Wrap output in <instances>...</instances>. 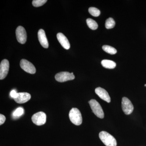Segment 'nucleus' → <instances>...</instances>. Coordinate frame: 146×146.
I'll return each mask as SVG.
<instances>
[{
    "mask_svg": "<svg viewBox=\"0 0 146 146\" xmlns=\"http://www.w3.org/2000/svg\"><path fill=\"white\" fill-rule=\"evenodd\" d=\"M6 120L5 117L3 115L1 114L0 115V125H1L2 124L4 123Z\"/></svg>",
    "mask_w": 146,
    "mask_h": 146,
    "instance_id": "nucleus-22",
    "label": "nucleus"
},
{
    "mask_svg": "<svg viewBox=\"0 0 146 146\" xmlns=\"http://www.w3.org/2000/svg\"><path fill=\"white\" fill-rule=\"evenodd\" d=\"M20 66L23 70L29 74H34L36 72V69L34 65L26 59H23L21 60Z\"/></svg>",
    "mask_w": 146,
    "mask_h": 146,
    "instance_id": "nucleus-7",
    "label": "nucleus"
},
{
    "mask_svg": "<svg viewBox=\"0 0 146 146\" xmlns=\"http://www.w3.org/2000/svg\"><path fill=\"white\" fill-rule=\"evenodd\" d=\"M145 86H146V84H145Z\"/></svg>",
    "mask_w": 146,
    "mask_h": 146,
    "instance_id": "nucleus-23",
    "label": "nucleus"
},
{
    "mask_svg": "<svg viewBox=\"0 0 146 146\" xmlns=\"http://www.w3.org/2000/svg\"><path fill=\"white\" fill-rule=\"evenodd\" d=\"M38 39L40 44L45 48H48L49 44L45 31L42 29L39 30L38 32Z\"/></svg>",
    "mask_w": 146,
    "mask_h": 146,
    "instance_id": "nucleus-11",
    "label": "nucleus"
},
{
    "mask_svg": "<svg viewBox=\"0 0 146 146\" xmlns=\"http://www.w3.org/2000/svg\"><path fill=\"white\" fill-rule=\"evenodd\" d=\"M89 13L94 17H98L100 14V11L99 9L96 7H90L89 9Z\"/></svg>",
    "mask_w": 146,
    "mask_h": 146,
    "instance_id": "nucleus-19",
    "label": "nucleus"
},
{
    "mask_svg": "<svg viewBox=\"0 0 146 146\" xmlns=\"http://www.w3.org/2000/svg\"><path fill=\"white\" fill-rule=\"evenodd\" d=\"M102 49L105 52L110 54H115L117 52V50L116 49L108 45H104L103 46Z\"/></svg>",
    "mask_w": 146,
    "mask_h": 146,
    "instance_id": "nucleus-16",
    "label": "nucleus"
},
{
    "mask_svg": "<svg viewBox=\"0 0 146 146\" xmlns=\"http://www.w3.org/2000/svg\"><path fill=\"white\" fill-rule=\"evenodd\" d=\"M99 137L106 146H117V141L115 138L106 131H102L100 132Z\"/></svg>",
    "mask_w": 146,
    "mask_h": 146,
    "instance_id": "nucleus-1",
    "label": "nucleus"
},
{
    "mask_svg": "<svg viewBox=\"0 0 146 146\" xmlns=\"http://www.w3.org/2000/svg\"><path fill=\"white\" fill-rule=\"evenodd\" d=\"M122 108L123 111L125 115H130L133 112V104L130 100L126 97H123L122 100Z\"/></svg>",
    "mask_w": 146,
    "mask_h": 146,
    "instance_id": "nucleus-6",
    "label": "nucleus"
},
{
    "mask_svg": "<svg viewBox=\"0 0 146 146\" xmlns=\"http://www.w3.org/2000/svg\"><path fill=\"white\" fill-rule=\"evenodd\" d=\"M47 1V0H34L33 1L32 4L35 7H39L44 5Z\"/></svg>",
    "mask_w": 146,
    "mask_h": 146,
    "instance_id": "nucleus-20",
    "label": "nucleus"
},
{
    "mask_svg": "<svg viewBox=\"0 0 146 146\" xmlns=\"http://www.w3.org/2000/svg\"><path fill=\"white\" fill-rule=\"evenodd\" d=\"M57 38L58 42L60 43L61 46L63 48L66 50H69L70 48V44L68 41V38L65 36V35L61 33H58Z\"/></svg>",
    "mask_w": 146,
    "mask_h": 146,
    "instance_id": "nucleus-13",
    "label": "nucleus"
},
{
    "mask_svg": "<svg viewBox=\"0 0 146 146\" xmlns=\"http://www.w3.org/2000/svg\"><path fill=\"white\" fill-rule=\"evenodd\" d=\"M86 23H87L88 26L91 29L95 30L98 29V23L96 22V21L93 19H91V18H88L86 20Z\"/></svg>",
    "mask_w": 146,
    "mask_h": 146,
    "instance_id": "nucleus-15",
    "label": "nucleus"
},
{
    "mask_svg": "<svg viewBox=\"0 0 146 146\" xmlns=\"http://www.w3.org/2000/svg\"><path fill=\"white\" fill-rule=\"evenodd\" d=\"M101 64L103 67L107 69H114L116 66V63L114 61L106 59L102 60Z\"/></svg>",
    "mask_w": 146,
    "mask_h": 146,
    "instance_id": "nucleus-14",
    "label": "nucleus"
},
{
    "mask_svg": "<svg viewBox=\"0 0 146 146\" xmlns=\"http://www.w3.org/2000/svg\"><path fill=\"white\" fill-rule=\"evenodd\" d=\"M69 118L71 121L76 125H80L82 122L81 112L76 108H72L69 113Z\"/></svg>",
    "mask_w": 146,
    "mask_h": 146,
    "instance_id": "nucleus-2",
    "label": "nucleus"
},
{
    "mask_svg": "<svg viewBox=\"0 0 146 146\" xmlns=\"http://www.w3.org/2000/svg\"><path fill=\"white\" fill-rule=\"evenodd\" d=\"M24 113V110L22 107H19L13 112L12 114V116L14 119L19 118L22 115H23Z\"/></svg>",
    "mask_w": 146,
    "mask_h": 146,
    "instance_id": "nucleus-17",
    "label": "nucleus"
},
{
    "mask_svg": "<svg viewBox=\"0 0 146 146\" xmlns=\"http://www.w3.org/2000/svg\"><path fill=\"white\" fill-rule=\"evenodd\" d=\"M18 93H17L16 90H13L12 91H11L10 92V96L13 99H15L17 98V96H18Z\"/></svg>",
    "mask_w": 146,
    "mask_h": 146,
    "instance_id": "nucleus-21",
    "label": "nucleus"
},
{
    "mask_svg": "<svg viewBox=\"0 0 146 146\" xmlns=\"http://www.w3.org/2000/svg\"><path fill=\"white\" fill-rule=\"evenodd\" d=\"M32 121L36 125H43L46 122V115L43 112H37L32 117Z\"/></svg>",
    "mask_w": 146,
    "mask_h": 146,
    "instance_id": "nucleus-5",
    "label": "nucleus"
},
{
    "mask_svg": "<svg viewBox=\"0 0 146 146\" xmlns=\"http://www.w3.org/2000/svg\"><path fill=\"white\" fill-rule=\"evenodd\" d=\"M56 80L59 82H63L74 79L75 76L73 72H60L55 76Z\"/></svg>",
    "mask_w": 146,
    "mask_h": 146,
    "instance_id": "nucleus-4",
    "label": "nucleus"
},
{
    "mask_svg": "<svg viewBox=\"0 0 146 146\" xmlns=\"http://www.w3.org/2000/svg\"><path fill=\"white\" fill-rule=\"evenodd\" d=\"M9 62L7 59H4L0 64V79L5 78L8 74L9 70Z\"/></svg>",
    "mask_w": 146,
    "mask_h": 146,
    "instance_id": "nucleus-9",
    "label": "nucleus"
},
{
    "mask_svg": "<svg viewBox=\"0 0 146 146\" xmlns=\"http://www.w3.org/2000/svg\"><path fill=\"white\" fill-rule=\"evenodd\" d=\"M95 92L101 99L108 103H110L111 102V99L109 94L107 91L101 87H98L95 89Z\"/></svg>",
    "mask_w": 146,
    "mask_h": 146,
    "instance_id": "nucleus-10",
    "label": "nucleus"
},
{
    "mask_svg": "<svg viewBox=\"0 0 146 146\" xmlns=\"http://www.w3.org/2000/svg\"><path fill=\"white\" fill-rule=\"evenodd\" d=\"M31 98L30 94L26 92L18 93L17 98L14 99L16 103L18 104H23L27 102Z\"/></svg>",
    "mask_w": 146,
    "mask_h": 146,
    "instance_id": "nucleus-12",
    "label": "nucleus"
},
{
    "mask_svg": "<svg viewBox=\"0 0 146 146\" xmlns=\"http://www.w3.org/2000/svg\"><path fill=\"white\" fill-rule=\"evenodd\" d=\"M16 38L18 42L21 44L26 43L27 40V34L25 29L23 27L19 26L16 29Z\"/></svg>",
    "mask_w": 146,
    "mask_h": 146,
    "instance_id": "nucleus-8",
    "label": "nucleus"
},
{
    "mask_svg": "<svg viewBox=\"0 0 146 146\" xmlns=\"http://www.w3.org/2000/svg\"><path fill=\"white\" fill-rule=\"evenodd\" d=\"M89 103L94 114L98 117L103 119L104 116V112L100 104L94 99L91 100Z\"/></svg>",
    "mask_w": 146,
    "mask_h": 146,
    "instance_id": "nucleus-3",
    "label": "nucleus"
},
{
    "mask_svg": "<svg viewBox=\"0 0 146 146\" xmlns=\"http://www.w3.org/2000/svg\"><path fill=\"white\" fill-rule=\"evenodd\" d=\"M115 25V22L112 18H110L106 21L105 27L107 29L113 28Z\"/></svg>",
    "mask_w": 146,
    "mask_h": 146,
    "instance_id": "nucleus-18",
    "label": "nucleus"
}]
</instances>
